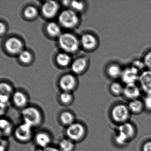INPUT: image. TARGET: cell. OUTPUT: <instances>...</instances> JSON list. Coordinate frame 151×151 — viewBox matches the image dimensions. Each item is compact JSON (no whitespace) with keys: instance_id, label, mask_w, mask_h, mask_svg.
Here are the masks:
<instances>
[{"instance_id":"d6a6232c","label":"cell","mask_w":151,"mask_h":151,"mask_svg":"<svg viewBox=\"0 0 151 151\" xmlns=\"http://www.w3.org/2000/svg\"><path fill=\"white\" fill-rule=\"evenodd\" d=\"M143 101L145 109L151 112V95H146Z\"/></svg>"},{"instance_id":"f35d334b","label":"cell","mask_w":151,"mask_h":151,"mask_svg":"<svg viewBox=\"0 0 151 151\" xmlns=\"http://www.w3.org/2000/svg\"><path fill=\"white\" fill-rule=\"evenodd\" d=\"M0 27H1V35H2V34L5 33L6 31V27H5V24H3L2 22H1L0 24Z\"/></svg>"},{"instance_id":"8d00e7d4","label":"cell","mask_w":151,"mask_h":151,"mask_svg":"<svg viewBox=\"0 0 151 151\" xmlns=\"http://www.w3.org/2000/svg\"><path fill=\"white\" fill-rule=\"evenodd\" d=\"M41 151H61L58 147L52 146H49L46 148L42 149Z\"/></svg>"},{"instance_id":"44dd1931","label":"cell","mask_w":151,"mask_h":151,"mask_svg":"<svg viewBox=\"0 0 151 151\" xmlns=\"http://www.w3.org/2000/svg\"><path fill=\"white\" fill-rule=\"evenodd\" d=\"M87 65V61L85 58H79L76 60L71 65V70L76 74H79L83 71Z\"/></svg>"},{"instance_id":"7c38bea8","label":"cell","mask_w":151,"mask_h":151,"mask_svg":"<svg viewBox=\"0 0 151 151\" xmlns=\"http://www.w3.org/2000/svg\"><path fill=\"white\" fill-rule=\"evenodd\" d=\"M34 141L39 147L42 149L50 146L52 142V137L48 132L45 131H40L36 133L34 136Z\"/></svg>"},{"instance_id":"8fae6325","label":"cell","mask_w":151,"mask_h":151,"mask_svg":"<svg viewBox=\"0 0 151 151\" xmlns=\"http://www.w3.org/2000/svg\"><path fill=\"white\" fill-rule=\"evenodd\" d=\"M5 47L8 52L12 54H20L23 51V45L20 40L17 38L9 39L5 43Z\"/></svg>"},{"instance_id":"7402d4cb","label":"cell","mask_w":151,"mask_h":151,"mask_svg":"<svg viewBox=\"0 0 151 151\" xmlns=\"http://www.w3.org/2000/svg\"><path fill=\"white\" fill-rule=\"evenodd\" d=\"M75 147V142L68 138L61 139L58 145V148L61 151H73Z\"/></svg>"},{"instance_id":"ab89813d","label":"cell","mask_w":151,"mask_h":151,"mask_svg":"<svg viewBox=\"0 0 151 151\" xmlns=\"http://www.w3.org/2000/svg\"><path fill=\"white\" fill-rule=\"evenodd\" d=\"M70 2L71 1H63V4L65 6H68V5L70 4Z\"/></svg>"},{"instance_id":"9a60e30c","label":"cell","mask_w":151,"mask_h":151,"mask_svg":"<svg viewBox=\"0 0 151 151\" xmlns=\"http://www.w3.org/2000/svg\"><path fill=\"white\" fill-rule=\"evenodd\" d=\"M76 84V78L71 74L64 75L62 77L60 80V87L65 92H70V91H72L75 88Z\"/></svg>"},{"instance_id":"e575fe53","label":"cell","mask_w":151,"mask_h":151,"mask_svg":"<svg viewBox=\"0 0 151 151\" xmlns=\"http://www.w3.org/2000/svg\"><path fill=\"white\" fill-rule=\"evenodd\" d=\"M141 150L142 151H151V140H147L143 144Z\"/></svg>"},{"instance_id":"e0dca14e","label":"cell","mask_w":151,"mask_h":151,"mask_svg":"<svg viewBox=\"0 0 151 151\" xmlns=\"http://www.w3.org/2000/svg\"><path fill=\"white\" fill-rule=\"evenodd\" d=\"M81 43L85 49L90 50L96 47L98 41L95 36L91 34H86L81 37Z\"/></svg>"},{"instance_id":"5bb4252c","label":"cell","mask_w":151,"mask_h":151,"mask_svg":"<svg viewBox=\"0 0 151 151\" xmlns=\"http://www.w3.org/2000/svg\"><path fill=\"white\" fill-rule=\"evenodd\" d=\"M59 10V5L55 1H47L42 6V12L43 15L47 18L54 17Z\"/></svg>"},{"instance_id":"9c48e42d","label":"cell","mask_w":151,"mask_h":151,"mask_svg":"<svg viewBox=\"0 0 151 151\" xmlns=\"http://www.w3.org/2000/svg\"><path fill=\"white\" fill-rule=\"evenodd\" d=\"M141 91L146 95H151V70H144L140 73L138 80Z\"/></svg>"},{"instance_id":"603a6c76","label":"cell","mask_w":151,"mask_h":151,"mask_svg":"<svg viewBox=\"0 0 151 151\" xmlns=\"http://www.w3.org/2000/svg\"><path fill=\"white\" fill-rule=\"evenodd\" d=\"M47 31L50 36L53 37H60L61 35L60 26L55 22H50L47 26Z\"/></svg>"},{"instance_id":"3957f363","label":"cell","mask_w":151,"mask_h":151,"mask_svg":"<svg viewBox=\"0 0 151 151\" xmlns=\"http://www.w3.org/2000/svg\"><path fill=\"white\" fill-rule=\"evenodd\" d=\"M110 115L112 121L118 125L129 122L131 113L128 105L118 103L112 108Z\"/></svg>"},{"instance_id":"d4e9b609","label":"cell","mask_w":151,"mask_h":151,"mask_svg":"<svg viewBox=\"0 0 151 151\" xmlns=\"http://www.w3.org/2000/svg\"><path fill=\"white\" fill-rule=\"evenodd\" d=\"M124 87V86H123L120 83L114 82L110 85V92L114 96H119L123 95Z\"/></svg>"},{"instance_id":"2e32d148","label":"cell","mask_w":151,"mask_h":151,"mask_svg":"<svg viewBox=\"0 0 151 151\" xmlns=\"http://www.w3.org/2000/svg\"><path fill=\"white\" fill-rule=\"evenodd\" d=\"M12 101L16 107L22 109L28 106V98L25 94L22 92H15L12 96Z\"/></svg>"},{"instance_id":"6da1fadb","label":"cell","mask_w":151,"mask_h":151,"mask_svg":"<svg viewBox=\"0 0 151 151\" xmlns=\"http://www.w3.org/2000/svg\"><path fill=\"white\" fill-rule=\"evenodd\" d=\"M137 134V128L134 124L127 122L118 125L114 136V140L117 145L124 146L134 139Z\"/></svg>"},{"instance_id":"1f68e13d","label":"cell","mask_w":151,"mask_h":151,"mask_svg":"<svg viewBox=\"0 0 151 151\" xmlns=\"http://www.w3.org/2000/svg\"><path fill=\"white\" fill-rule=\"evenodd\" d=\"M70 5L72 8L76 11H81L84 9L83 4L80 1H72Z\"/></svg>"},{"instance_id":"4316f807","label":"cell","mask_w":151,"mask_h":151,"mask_svg":"<svg viewBox=\"0 0 151 151\" xmlns=\"http://www.w3.org/2000/svg\"><path fill=\"white\" fill-rule=\"evenodd\" d=\"M24 14L26 18L32 19L37 16L38 11L36 8L30 6L25 8L24 11Z\"/></svg>"},{"instance_id":"52a82bcc","label":"cell","mask_w":151,"mask_h":151,"mask_svg":"<svg viewBox=\"0 0 151 151\" xmlns=\"http://www.w3.org/2000/svg\"><path fill=\"white\" fill-rule=\"evenodd\" d=\"M59 21L62 26L67 29L73 28L78 22V17L76 12L70 9L63 10L59 16Z\"/></svg>"},{"instance_id":"ac0fdd59","label":"cell","mask_w":151,"mask_h":151,"mask_svg":"<svg viewBox=\"0 0 151 151\" xmlns=\"http://www.w3.org/2000/svg\"><path fill=\"white\" fill-rule=\"evenodd\" d=\"M127 105L131 114H139L145 109L143 101L139 99L130 101Z\"/></svg>"},{"instance_id":"f546056e","label":"cell","mask_w":151,"mask_h":151,"mask_svg":"<svg viewBox=\"0 0 151 151\" xmlns=\"http://www.w3.org/2000/svg\"><path fill=\"white\" fill-rule=\"evenodd\" d=\"M131 66L135 68L140 73H141V71L142 72L144 71V69L146 68L143 60H136L133 61Z\"/></svg>"},{"instance_id":"ba28073f","label":"cell","mask_w":151,"mask_h":151,"mask_svg":"<svg viewBox=\"0 0 151 151\" xmlns=\"http://www.w3.org/2000/svg\"><path fill=\"white\" fill-rule=\"evenodd\" d=\"M140 74L135 68L131 66L123 70L121 78L125 85L136 83L138 81Z\"/></svg>"},{"instance_id":"83f0119b","label":"cell","mask_w":151,"mask_h":151,"mask_svg":"<svg viewBox=\"0 0 151 151\" xmlns=\"http://www.w3.org/2000/svg\"><path fill=\"white\" fill-rule=\"evenodd\" d=\"M32 59L31 54L27 51L23 50L19 54V59L24 63H28L30 62Z\"/></svg>"},{"instance_id":"4dcf8cb0","label":"cell","mask_w":151,"mask_h":151,"mask_svg":"<svg viewBox=\"0 0 151 151\" xmlns=\"http://www.w3.org/2000/svg\"><path fill=\"white\" fill-rule=\"evenodd\" d=\"M146 68L151 70V50L148 51L145 54L143 60Z\"/></svg>"},{"instance_id":"30bf717a","label":"cell","mask_w":151,"mask_h":151,"mask_svg":"<svg viewBox=\"0 0 151 151\" xmlns=\"http://www.w3.org/2000/svg\"><path fill=\"white\" fill-rule=\"evenodd\" d=\"M141 92L140 87L136 83L129 84L124 86L123 95L130 101L138 99L141 95Z\"/></svg>"},{"instance_id":"836d02e7","label":"cell","mask_w":151,"mask_h":151,"mask_svg":"<svg viewBox=\"0 0 151 151\" xmlns=\"http://www.w3.org/2000/svg\"><path fill=\"white\" fill-rule=\"evenodd\" d=\"M9 147V141L7 139L1 138L0 151H7Z\"/></svg>"},{"instance_id":"5b68a950","label":"cell","mask_w":151,"mask_h":151,"mask_svg":"<svg viewBox=\"0 0 151 151\" xmlns=\"http://www.w3.org/2000/svg\"><path fill=\"white\" fill-rule=\"evenodd\" d=\"M58 41L61 48L67 52H75L79 47L78 40L74 35L70 33L62 34L59 37Z\"/></svg>"},{"instance_id":"cb8c5ba5","label":"cell","mask_w":151,"mask_h":151,"mask_svg":"<svg viewBox=\"0 0 151 151\" xmlns=\"http://www.w3.org/2000/svg\"><path fill=\"white\" fill-rule=\"evenodd\" d=\"M57 63L62 67H66L69 65L71 61V57L67 53H60L56 57Z\"/></svg>"},{"instance_id":"f1b7e54d","label":"cell","mask_w":151,"mask_h":151,"mask_svg":"<svg viewBox=\"0 0 151 151\" xmlns=\"http://www.w3.org/2000/svg\"><path fill=\"white\" fill-rule=\"evenodd\" d=\"M0 91L1 94L10 96L13 92V89L12 87L8 84L6 83H2L0 85Z\"/></svg>"},{"instance_id":"484cf974","label":"cell","mask_w":151,"mask_h":151,"mask_svg":"<svg viewBox=\"0 0 151 151\" xmlns=\"http://www.w3.org/2000/svg\"><path fill=\"white\" fill-rule=\"evenodd\" d=\"M73 99V96L69 92L63 91L60 95V101L64 105L70 104L72 102Z\"/></svg>"},{"instance_id":"d6986e66","label":"cell","mask_w":151,"mask_h":151,"mask_svg":"<svg viewBox=\"0 0 151 151\" xmlns=\"http://www.w3.org/2000/svg\"><path fill=\"white\" fill-rule=\"evenodd\" d=\"M59 120L62 124L67 127L76 122L75 115L68 110L62 111L60 114Z\"/></svg>"},{"instance_id":"74e56055","label":"cell","mask_w":151,"mask_h":151,"mask_svg":"<svg viewBox=\"0 0 151 151\" xmlns=\"http://www.w3.org/2000/svg\"><path fill=\"white\" fill-rule=\"evenodd\" d=\"M0 106H1V116L4 115L6 114V111L7 105L1 103Z\"/></svg>"},{"instance_id":"ffe728a7","label":"cell","mask_w":151,"mask_h":151,"mask_svg":"<svg viewBox=\"0 0 151 151\" xmlns=\"http://www.w3.org/2000/svg\"><path fill=\"white\" fill-rule=\"evenodd\" d=\"M122 71L121 67L116 63L109 64L107 68V74L110 78L113 79L121 78Z\"/></svg>"},{"instance_id":"4fadbf2b","label":"cell","mask_w":151,"mask_h":151,"mask_svg":"<svg viewBox=\"0 0 151 151\" xmlns=\"http://www.w3.org/2000/svg\"><path fill=\"white\" fill-rule=\"evenodd\" d=\"M14 129L11 121L5 117H1L0 120V133L1 138L7 139L14 134Z\"/></svg>"},{"instance_id":"7a4b0ae2","label":"cell","mask_w":151,"mask_h":151,"mask_svg":"<svg viewBox=\"0 0 151 151\" xmlns=\"http://www.w3.org/2000/svg\"><path fill=\"white\" fill-rule=\"evenodd\" d=\"M21 114L23 122L29 124L33 128L40 126L43 123L42 112L34 106H27L22 109Z\"/></svg>"},{"instance_id":"277c9868","label":"cell","mask_w":151,"mask_h":151,"mask_svg":"<svg viewBox=\"0 0 151 151\" xmlns=\"http://www.w3.org/2000/svg\"><path fill=\"white\" fill-rule=\"evenodd\" d=\"M65 132L67 138L75 143L81 141L85 137L87 130L83 124L76 122L67 127Z\"/></svg>"},{"instance_id":"d590c367","label":"cell","mask_w":151,"mask_h":151,"mask_svg":"<svg viewBox=\"0 0 151 151\" xmlns=\"http://www.w3.org/2000/svg\"><path fill=\"white\" fill-rule=\"evenodd\" d=\"M0 100H1V103L7 105L10 100V96L4 94L0 95Z\"/></svg>"},{"instance_id":"8992f818","label":"cell","mask_w":151,"mask_h":151,"mask_svg":"<svg viewBox=\"0 0 151 151\" xmlns=\"http://www.w3.org/2000/svg\"><path fill=\"white\" fill-rule=\"evenodd\" d=\"M33 129L30 125L23 122L15 128L14 136L18 142L27 143L33 137Z\"/></svg>"}]
</instances>
